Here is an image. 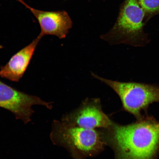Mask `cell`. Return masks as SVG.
I'll use <instances>...</instances> for the list:
<instances>
[{
    "label": "cell",
    "mask_w": 159,
    "mask_h": 159,
    "mask_svg": "<svg viewBox=\"0 0 159 159\" xmlns=\"http://www.w3.org/2000/svg\"><path fill=\"white\" fill-rule=\"evenodd\" d=\"M95 79L106 84L118 95L125 110L140 117L142 111L154 102H159V88L154 85L135 82L111 80L91 72Z\"/></svg>",
    "instance_id": "obj_4"
},
{
    "label": "cell",
    "mask_w": 159,
    "mask_h": 159,
    "mask_svg": "<svg viewBox=\"0 0 159 159\" xmlns=\"http://www.w3.org/2000/svg\"><path fill=\"white\" fill-rule=\"evenodd\" d=\"M15 1L18 2L20 3L23 5H24L25 7L26 8H27L29 6V5H28L24 1H23V0H15Z\"/></svg>",
    "instance_id": "obj_10"
},
{
    "label": "cell",
    "mask_w": 159,
    "mask_h": 159,
    "mask_svg": "<svg viewBox=\"0 0 159 159\" xmlns=\"http://www.w3.org/2000/svg\"><path fill=\"white\" fill-rule=\"evenodd\" d=\"M143 9L146 18L159 14V0H138Z\"/></svg>",
    "instance_id": "obj_9"
},
{
    "label": "cell",
    "mask_w": 159,
    "mask_h": 159,
    "mask_svg": "<svg viewBox=\"0 0 159 159\" xmlns=\"http://www.w3.org/2000/svg\"><path fill=\"white\" fill-rule=\"evenodd\" d=\"M39 24L41 32L39 36L41 38L46 35H55L59 39H65L73 23L68 13L65 11H46L27 8Z\"/></svg>",
    "instance_id": "obj_7"
},
{
    "label": "cell",
    "mask_w": 159,
    "mask_h": 159,
    "mask_svg": "<svg viewBox=\"0 0 159 159\" xmlns=\"http://www.w3.org/2000/svg\"><path fill=\"white\" fill-rule=\"evenodd\" d=\"M34 105H43L49 109L52 107L51 102L21 92L0 81V107L13 113L17 119L25 124L30 122L34 112L32 107Z\"/></svg>",
    "instance_id": "obj_5"
},
{
    "label": "cell",
    "mask_w": 159,
    "mask_h": 159,
    "mask_svg": "<svg viewBox=\"0 0 159 159\" xmlns=\"http://www.w3.org/2000/svg\"><path fill=\"white\" fill-rule=\"evenodd\" d=\"M50 138L54 144L66 148L74 159H84L100 153L105 142L95 129L75 126L61 120L53 121Z\"/></svg>",
    "instance_id": "obj_2"
},
{
    "label": "cell",
    "mask_w": 159,
    "mask_h": 159,
    "mask_svg": "<svg viewBox=\"0 0 159 159\" xmlns=\"http://www.w3.org/2000/svg\"><path fill=\"white\" fill-rule=\"evenodd\" d=\"M102 134L115 159H152L159 146V122L141 120L126 125L113 124Z\"/></svg>",
    "instance_id": "obj_1"
},
{
    "label": "cell",
    "mask_w": 159,
    "mask_h": 159,
    "mask_svg": "<svg viewBox=\"0 0 159 159\" xmlns=\"http://www.w3.org/2000/svg\"><path fill=\"white\" fill-rule=\"evenodd\" d=\"M61 120L75 126L91 129L108 128L113 122L103 112L98 98H87L78 108L65 115Z\"/></svg>",
    "instance_id": "obj_6"
},
{
    "label": "cell",
    "mask_w": 159,
    "mask_h": 159,
    "mask_svg": "<svg viewBox=\"0 0 159 159\" xmlns=\"http://www.w3.org/2000/svg\"><path fill=\"white\" fill-rule=\"evenodd\" d=\"M41 39L38 36L30 44L13 55L7 64L1 66L0 76L2 78L13 82H18L26 70Z\"/></svg>",
    "instance_id": "obj_8"
},
{
    "label": "cell",
    "mask_w": 159,
    "mask_h": 159,
    "mask_svg": "<svg viewBox=\"0 0 159 159\" xmlns=\"http://www.w3.org/2000/svg\"><path fill=\"white\" fill-rule=\"evenodd\" d=\"M146 14L138 0H125L114 26L101 39L112 45H139L143 33Z\"/></svg>",
    "instance_id": "obj_3"
}]
</instances>
